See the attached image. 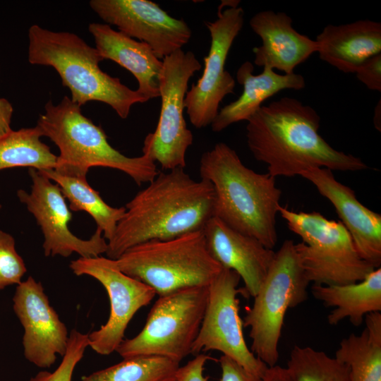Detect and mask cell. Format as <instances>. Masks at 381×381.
<instances>
[{"mask_svg": "<svg viewBox=\"0 0 381 381\" xmlns=\"http://www.w3.org/2000/svg\"><path fill=\"white\" fill-rule=\"evenodd\" d=\"M211 358L204 353L195 355L185 365L179 366L175 374L176 381H207L203 375L204 366Z\"/></svg>", "mask_w": 381, "mask_h": 381, "instance_id": "obj_32", "label": "cell"}, {"mask_svg": "<svg viewBox=\"0 0 381 381\" xmlns=\"http://www.w3.org/2000/svg\"><path fill=\"white\" fill-rule=\"evenodd\" d=\"M26 272L25 262L17 252L15 238L0 229V291L19 284Z\"/></svg>", "mask_w": 381, "mask_h": 381, "instance_id": "obj_30", "label": "cell"}, {"mask_svg": "<svg viewBox=\"0 0 381 381\" xmlns=\"http://www.w3.org/2000/svg\"><path fill=\"white\" fill-rule=\"evenodd\" d=\"M315 41L321 60L341 72L354 73L365 60L381 54V23L359 20L343 25H327Z\"/></svg>", "mask_w": 381, "mask_h": 381, "instance_id": "obj_21", "label": "cell"}, {"mask_svg": "<svg viewBox=\"0 0 381 381\" xmlns=\"http://www.w3.org/2000/svg\"><path fill=\"white\" fill-rule=\"evenodd\" d=\"M40 171L59 186L71 212H85L95 220L97 229L102 231L107 241L112 238L126 212L125 206L116 207L108 205L87 179L61 174L54 169Z\"/></svg>", "mask_w": 381, "mask_h": 381, "instance_id": "obj_25", "label": "cell"}, {"mask_svg": "<svg viewBox=\"0 0 381 381\" xmlns=\"http://www.w3.org/2000/svg\"><path fill=\"white\" fill-rule=\"evenodd\" d=\"M115 260L122 272L150 286L159 296L207 286L222 269L210 255L202 230L141 243Z\"/></svg>", "mask_w": 381, "mask_h": 381, "instance_id": "obj_6", "label": "cell"}, {"mask_svg": "<svg viewBox=\"0 0 381 381\" xmlns=\"http://www.w3.org/2000/svg\"><path fill=\"white\" fill-rule=\"evenodd\" d=\"M364 322L360 334L340 341L335 358L347 366L351 381H381V313L366 315Z\"/></svg>", "mask_w": 381, "mask_h": 381, "instance_id": "obj_24", "label": "cell"}, {"mask_svg": "<svg viewBox=\"0 0 381 381\" xmlns=\"http://www.w3.org/2000/svg\"><path fill=\"white\" fill-rule=\"evenodd\" d=\"M88 30L103 59L111 60L131 72L138 81L137 92L146 101L159 97L158 78L162 60L147 44L115 30L108 24L92 23Z\"/></svg>", "mask_w": 381, "mask_h": 381, "instance_id": "obj_20", "label": "cell"}, {"mask_svg": "<svg viewBox=\"0 0 381 381\" xmlns=\"http://www.w3.org/2000/svg\"><path fill=\"white\" fill-rule=\"evenodd\" d=\"M300 176L332 204L359 256L375 268L380 267L381 214L363 205L354 190L337 181L329 169L310 168Z\"/></svg>", "mask_w": 381, "mask_h": 381, "instance_id": "obj_17", "label": "cell"}, {"mask_svg": "<svg viewBox=\"0 0 381 381\" xmlns=\"http://www.w3.org/2000/svg\"><path fill=\"white\" fill-rule=\"evenodd\" d=\"M359 81L370 90L381 92V54L362 63L354 72Z\"/></svg>", "mask_w": 381, "mask_h": 381, "instance_id": "obj_31", "label": "cell"}, {"mask_svg": "<svg viewBox=\"0 0 381 381\" xmlns=\"http://www.w3.org/2000/svg\"><path fill=\"white\" fill-rule=\"evenodd\" d=\"M28 39V61L53 67L71 91V101L80 107L90 101L104 102L126 119L133 104L147 102L136 90L104 72L99 65L104 59L97 49L78 35L32 25Z\"/></svg>", "mask_w": 381, "mask_h": 381, "instance_id": "obj_5", "label": "cell"}, {"mask_svg": "<svg viewBox=\"0 0 381 381\" xmlns=\"http://www.w3.org/2000/svg\"><path fill=\"white\" fill-rule=\"evenodd\" d=\"M278 213L302 242L295 248L310 282L342 285L361 281L375 268L358 255L340 221L329 220L318 212H295L279 205Z\"/></svg>", "mask_w": 381, "mask_h": 381, "instance_id": "obj_8", "label": "cell"}, {"mask_svg": "<svg viewBox=\"0 0 381 381\" xmlns=\"http://www.w3.org/2000/svg\"><path fill=\"white\" fill-rule=\"evenodd\" d=\"M310 282L291 240L284 241L274 258L243 325L250 328V351L269 368L279 360V341L286 313L308 298Z\"/></svg>", "mask_w": 381, "mask_h": 381, "instance_id": "obj_7", "label": "cell"}, {"mask_svg": "<svg viewBox=\"0 0 381 381\" xmlns=\"http://www.w3.org/2000/svg\"><path fill=\"white\" fill-rule=\"evenodd\" d=\"M87 346L88 334L72 329L68 336L66 351L57 368L54 372L40 371L28 381H71L74 369Z\"/></svg>", "mask_w": 381, "mask_h": 381, "instance_id": "obj_29", "label": "cell"}, {"mask_svg": "<svg viewBox=\"0 0 381 381\" xmlns=\"http://www.w3.org/2000/svg\"><path fill=\"white\" fill-rule=\"evenodd\" d=\"M207 298L208 286L186 288L159 296L142 330L134 337L123 339L116 351L123 358L156 356L180 363L191 354Z\"/></svg>", "mask_w": 381, "mask_h": 381, "instance_id": "obj_9", "label": "cell"}, {"mask_svg": "<svg viewBox=\"0 0 381 381\" xmlns=\"http://www.w3.org/2000/svg\"><path fill=\"white\" fill-rule=\"evenodd\" d=\"M36 126L58 147L54 170L61 174L87 179L90 168L101 167L121 171L140 186L159 172L147 155L130 157L114 148L101 126L85 117L67 96L56 105L48 101Z\"/></svg>", "mask_w": 381, "mask_h": 381, "instance_id": "obj_4", "label": "cell"}, {"mask_svg": "<svg viewBox=\"0 0 381 381\" xmlns=\"http://www.w3.org/2000/svg\"><path fill=\"white\" fill-rule=\"evenodd\" d=\"M237 1H222L217 18L206 23L211 42L208 54L204 59L201 77L188 90L184 99L185 109L191 124L196 128L211 125L219 113L223 99L233 94L236 81L225 69L228 54L244 23V11Z\"/></svg>", "mask_w": 381, "mask_h": 381, "instance_id": "obj_12", "label": "cell"}, {"mask_svg": "<svg viewBox=\"0 0 381 381\" xmlns=\"http://www.w3.org/2000/svg\"><path fill=\"white\" fill-rule=\"evenodd\" d=\"M37 126L12 130L0 140V171L28 167L39 171L54 169L57 156L41 140Z\"/></svg>", "mask_w": 381, "mask_h": 381, "instance_id": "obj_26", "label": "cell"}, {"mask_svg": "<svg viewBox=\"0 0 381 381\" xmlns=\"http://www.w3.org/2000/svg\"><path fill=\"white\" fill-rule=\"evenodd\" d=\"M240 276L223 268L208 286L207 306L191 354L218 351L262 379L269 367L248 347L239 315Z\"/></svg>", "mask_w": 381, "mask_h": 381, "instance_id": "obj_11", "label": "cell"}, {"mask_svg": "<svg viewBox=\"0 0 381 381\" xmlns=\"http://www.w3.org/2000/svg\"><path fill=\"white\" fill-rule=\"evenodd\" d=\"M28 173L32 183L30 191L19 189L17 197L42 231L44 255L68 258L77 253L80 258H92L106 253L107 241L101 230L97 229L87 240L71 231L68 223L72 212L59 186L39 170L30 168Z\"/></svg>", "mask_w": 381, "mask_h": 381, "instance_id": "obj_14", "label": "cell"}, {"mask_svg": "<svg viewBox=\"0 0 381 381\" xmlns=\"http://www.w3.org/2000/svg\"><path fill=\"white\" fill-rule=\"evenodd\" d=\"M179 363L161 356H134L94 372L81 381H171Z\"/></svg>", "mask_w": 381, "mask_h": 381, "instance_id": "obj_27", "label": "cell"}, {"mask_svg": "<svg viewBox=\"0 0 381 381\" xmlns=\"http://www.w3.org/2000/svg\"><path fill=\"white\" fill-rule=\"evenodd\" d=\"M13 108L11 102L5 98H0V140L9 133Z\"/></svg>", "mask_w": 381, "mask_h": 381, "instance_id": "obj_34", "label": "cell"}, {"mask_svg": "<svg viewBox=\"0 0 381 381\" xmlns=\"http://www.w3.org/2000/svg\"><path fill=\"white\" fill-rule=\"evenodd\" d=\"M207 248L222 267L235 271L244 283L247 296L257 294L275 252L256 238L245 235L212 217L202 229Z\"/></svg>", "mask_w": 381, "mask_h": 381, "instance_id": "obj_18", "label": "cell"}, {"mask_svg": "<svg viewBox=\"0 0 381 381\" xmlns=\"http://www.w3.org/2000/svg\"><path fill=\"white\" fill-rule=\"evenodd\" d=\"M200 175L214 189L213 217L267 248L275 246L276 216L282 195L276 178L245 166L224 143H217L202 155Z\"/></svg>", "mask_w": 381, "mask_h": 381, "instance_id": "obj_3", "label": "cell"}, {"mask_svg": "<svg viewBox=\"0 0 381 381\" xmlns=\"http://www.w3.org/2000/svg\"><path fill=\"white\" fill-rule=\"evenodd\" d=\"M201 64L190 51L177 50L162 59L158 83L161 109L154 132L145 138L143 155L164 170L184 168L186 155L193 136L183 116L188 84Z\"/></svg>", "mask_w": 381, "mask_h": 381, "instance_id": "obj_10", "label": "cell"}, {"mask_svg": "<svg viewBox=\"0 0 381 381\" xmlns=\"http://www.w3.org/2000/svg\"><path fill=\"white\" fill-rule=\"evenodd\" d=\"M1 207H2V206H1V205L0 204V210H1Z\"/></svg>", "mask_w": 381, "mask_h": 381, "instance_id": "obj_38", "label": "cell"}, {"mask_svg": "<svg viewBox=\"0 0 381 381\" xmlns=\"http://www.w3.org/2000/svg\"><path fill=\"white\" fill-rule=\"evenodd\" d=\"M77 276L87 275L106 289L110 303L107 322L88 334L89 346L100 355L116 351L135 314L157 295L147 284L122 272L116 260L107 257L79 258L69 265Z\"/></svg>", "mask_w": 381, "mask_h": 381, "instance_id": "obj_13", "label": "cell"}, {"mask_svg": "<svg viewBox=\"0 0 381 381\" xmlns=\"http://www.w3.org/2000/svg\"><path fill=\"white\" fill-rule=\"evenodd\" d=\"M250 26L262 40V44L253 49L254 64L258 66L291 74L318 52L316 41L297 32L292 27V18L285 13L258 12L250 18Z\"/></svg>", "mask_w": 381, "mask_h": 381, "instance_id": "obj_19", "label": "cell"}, {"mask_svg": "<svg viewBox=\"0 0 381 381\" xmlns=\"http://www.w3.org/2000/svg\"><path fill=\"white\" fill-rule=\"evenodd\" d=\"M253 65L247 61L236 71L237 82L243 86V92L235 101L222 108L212 123V130L220 132L230 125L248 119L262 106L264 101L277 92L291 89L299 90L306 86L303 76L293 73L279 74L268 66L262 72L253 74Z\"/></svg>", "mask_w": 381, "mask_h": 381, "instance_id": "obj_22", "label": "cell"}, {"mask_svg": "<svg viewBox=\"0 0 381 381\" xmlns=\"http://www.w3.org/2000/svg\"><path fill=\"white\" fill-rule=\"evenodd\" d=\"M219 363L222 369L220 381H262L226 356H221Z\"/></svg>", "mask_w": 381, "mask_h": 381, "instance_id": "obj_33", "label": "cell"}, {"mask_svg": "<svg viewBox=\"0 0 381 381\" xmlns=\"http://www.w3.org/2000/svg\"><path fill=\"white\" fill-rule=\"evenodd\" d=\"M171 381H176V378L173 379Z\"/></svg>", "mask_w": 381, "mask_h": 381, "instance_id": "obj_37", "label": "cell"}, {"mask_svg": "<svg viewBox=\"0 0 381 381\" xmlns=\"http://www.w3.org/2000/svg\"><path fill=\"white\" fill-rule=\"evenodd\" d=\"M89 4L108 25L147 44L160 60L181 49L192 36L185 20L173 18L151 1L91 0Z\"/></svg>", "mask_w": 381, "mask_h": 381, "instance_id": "obj_15", "label": "cell"}, {"mask_svg": "<svg viewBox=\"0 0 381 381\" xmlns=\"http://www.w3.org/2000/svg\"><path fill=\"white\" fill-rule=\"evenodd\" d=\"M380 99L379 100V102L377 104L375 111H374V117H373V123L377 130L380 131L381 129V109H380Z\"/></svg>", "mask_w": 381, "mask_h": 381, "instance_id": "obj_36", "label": "cell"}, {"mask_svg": "<svg viewBox=\"0 0 381 381\" xmlns=\"http://www.w3.org/2000/svg\"><path fill=\"white\" fill-rule=\"evenodd\" d=\"M247 122L248 147L274 178L300 176L310 168L342 171L368 168L359 157L327 143L318 133L319 114L296 98L284 97L262 105Z\"/></svg>", "mask_w": 381, "mask_h": 381, "instance_id": "obj_1", "label": "cell"}, {"mask_svg": "<svg viewBox=\"0 0 381 381\" xmlns=\"http://www.w3.org/2000/svg\"><path fill=\"white\" fill-rule=\"evenodd\" d=\"M313 296L327 307H332L327 322L336 325L348 319L358 327L366 315L381 312V268H375L361 281L342 285L313 284Z\"/></svg>", "mask_w": 381, "mask_h": 381, "instance_id": "obj_23", "label": "cell"}, {"mask_svg": "<svg viewBox=\"0 0 381 381\" xmlns=\"http://www.w3.org/2000/svg\"><path fill=\"white\" fill-rule=\"evenodd\" d=\"M262 381H292L286 368L276 365L268 368Z\"/></svg>", "mask_w": 381, "mask_h": 381, "instance_id": "obj_35", "label": "cell"}, {"mask_svg": "<svg viewBox=\"0 0 381 381\" xmlns=\"http://www.w3.org/2000/svg\"><path fill=\"white\" fill-rule=\"evenodd\" d=\"M13 308L24 329L25 358L39 368H50L58 354L64 355L69 335L41 282L30 276L18 284Z\"/></svg>", "mask_w": 381, "mask_h": 381, "instance_id": "obj_16", "label": "cell"}, {"mask_svg": "<svg viewBox=\"0 0 381 381\" xmlns=\"http://www.w3.org/2000/svg\"><path fill=\"white\" fill-rule=\"evenodd\" d=\"M214 189L208 181H195L184 168L158 172L126 203V212L112 238L107 257L116 260L128 248L202 230L213 217Z\"/></svg>", "mask_w": 381, "mask_h": 381, "instance_id": "obj_2", "label": "cell"}, {"mask_svg": "<svg viewBox=\"0 0 381 381\" xmlns=\"http://www.w3.org/2000/svg\"><path fill=\"white\" fill-rule=\"evenodd\" d=\"M286 368L292 381H351L345 364L310 346L295 345Z\"/></svg>", "mask_w": 381, "mask_h": 381, "instance_id": "obj_28", "label": "cell"}]
</instances>
